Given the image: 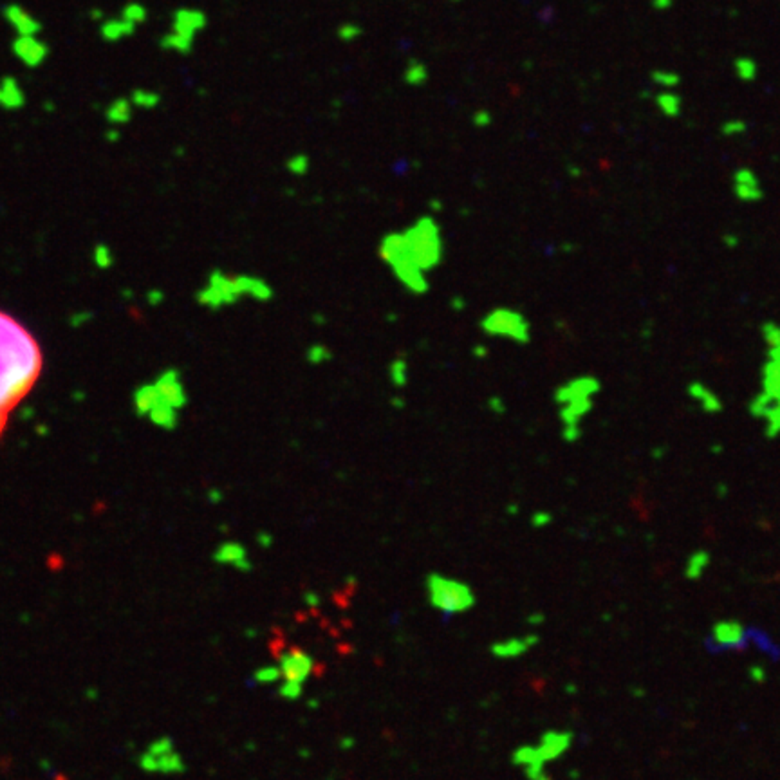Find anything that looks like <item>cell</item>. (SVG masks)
I'll return each mask as SVG.
<instances>
[{"label":"cell","mask_w":780,"mask_h":780,"mask_svg":"<svg viewBox=\"0 0 780 780\" xmlns=\"http://www.w3.org/2000/svg\"><path fill=\"white\" fill-rule=\"evenodd\" d=\"M376 253L405 291L423 297L432 288L430 275L441 267L446 255L441 222L432 215L416 217L403 228L383 234Z\"/></svg>","instance_id":"obj_1"},{"label":"cell","mask_w":780,"mask_h":780,"mask_svg":"<svg viewBox=\"0 0 780 780\" xmlns=\"http://www.w3.org/2000/svg\"><path fill=\"white\" fill-rule=\"evenodd\" d=\"M42 370L39 342L13 316L0 311V437L9 414L29 394Z\"/></svg>","instance_id":"obj_2"},{"label":"cell","mask_w":780,"mask_h":780,"mask_svg":"<svg viewBox=\"0 0 780 780\" xmlns=\"http://www.w3.org/2000/svg\"><path fill=\"white\" fill-rule=\"evenodd\" d=\"M602 382L594 374H580L560 383L553 392L560 433L565 443H577L584 433V421L594 410Z\"/></svg>","instance_id":"obj_3"},{"label":"cell","mask_w":780,"mask_h":780,"mask_svg":"<svg viewBox=\"0 0 780 780\" xmlns=\"http://www.w3.org/2000/svg\"><path fill=\"white\" fill-rule=\"evenodd\" d=\"M748 412L762 423L767 439L780 437V339L766 345L759 392L748 403Z\"/></svg>","instance_id":"obj_4"},{"label":"cell","mask_w":780,"mask_h":780,"mask_svg":"<svg viewBox=\"0 0 780 780\" xmlns=\"http://www.w3.org/2000/svg\"><path fill=\"white\" fill-rule=\"evenodd\" d=\"M208 302L212 306H229L235 302L248 298L253 302H271L275 298V288L264 276L237 275L226 276L217 273L208 288Z\"/></svg>","instance_id":"obj_5"},{"label":"cell","mask_w":780,"mask_h":780,"mask_svg":"<svg viewBox=\"0 0 780 780\" xmlns=\"http://www.w3.org/2000/svg\"><path fill=\"white\" fill-rule=\"evenodd\" d=\"M424 591L430 605L445 616L464 614L477 603V596L466 581L446 577L441 572L426 574Z\"/></svg>","instance_id":"obj_6"},{"label":"cell","mask_w":780,"mask_h":780,"mask_svg":"<svg viewBox=\"0 0 780 780\" xmlns=\"http://www.w3.org/2000/svg\"><path fill=\"white\" fill-rule=\"evenodd\" d=\"M479 329L488 338L509 342L515 345H527L533 339V325L520 309L511 306H497L483 314Z\"/></svg>","instance_id":"obj_7"},{"label":"cell","mask_w":780,"mask_h":780,"mask_svg":"<svg viewBox=\"0 0 780 780\" xmlns=\"http://www.w3.org/2000/svg\"><path fill=\"white\" fill-rule=\"evenodd\" d=\"M703 652L710 657H726L734 654L750 652L746 638V627L739 621H719L712 625L703 636Z\"/></svg>","instance_id":"obj_8"},{"label":"cell","mask_w":780,"mask_h":780,"mask_svg":"<svg viewBox=\"0 0 780 780\" xmlns=\"http://www.w3.org/2000/svg\"><path fill=\"white\" fill-rule=\"evenodd\" d=\"M276 665H278L282 679L298 682H306L316 670L313 656L295 645L276 652Z\"/></svg>","instance_id":"obj_9"},{"label":"cell","mask_w":780,"mask_h":780,"mask_svg":"<svg viewBox=\"0 0 780 780\" xmlns=\"http://www.w3.org/2000/svg\"><path fill=\"white\" fill-rule=\"evenodd\" d=\"M732 194L739 203L757 204L764 201L766 190L759 174L751 166H739L732 174Z\"/></svg>","instance_id":"obj_10"},{"label":"cell","mask_w":780,"mask_h":780,"mask_svg":"<svg viewBox=\"0 0 780 780\" xmlns=\"http://www.w3.org/2000/svg\"><path fill=\"white\" fill-rule=\"evenodd\" d=\"M750 652H755L766 661L779 665L780 663V641L767 627L760 624H744Z\"/></svg>","instance_id":"obj_11"},{"label":"cell","mask_w":780,"mask_h":780,"mask_svg":"<svg viewBox=\"0 0 780 780\" xmlns=\"http://www.w3.org/2000/svg\"><path fill=\"white\" fill-rule=\"evenodd\" d=\"M11 51L22 65H26L29 69L40 67L49 58V46L40 39L39 34L17 36L11 43Z\"/></svg>","instance_id":"obj_12"},{"label":"cell","mask_w":780,"mask_h":780,"mask_svg":"<svg viewBox=\"0 0 780 780\" xmlns=\"http://www.w3.org/2000/svg\"><path fill=\"white\" fill-rule=\"evenodd\" d=\"M208 18L203 9L197 8H179L172 13V27L179 34H184L188 39H194L206 27Z\"/></svg>","instance_id":"obj_13"},{"label":"cell","mask_w":780,"mask_h":780,"mask_svg":"<svg viewBox=\"0 0 780 780\" xmlns=\"http://www.w3.org/2000/svg\"><path fill=\"white\" fill-rule=\"evenodd\" d=\"M687 396L697 405L701 412L708 414V416H717L725 410V401L721 399V396L717 394L712 386H708L706 383L694 379L687 385Z\"/></svg>","instance_id":"obj_14"},{"label":"cell","mask_w":780,"mask_h":780,"mask_svg":"<svg viewBox=\"0 0 780 780\" xmlns=\"http://www.w3.org/2000/svg\"><path fill=\"white\" fill-rule=\"evenodd\" d=\"M2 17L8 22L9 26L13 27V31L17 33V36H29V34H40L42 31V22L36 17L22 8L20 4H6L2 9Z\"/></svg>","instance_id":"obj_15"},{"label":"cell","mask_w":780,"mask_h":780,"mask_svg":"<svg viewBox=\"0 0 780 780\" xmlns=\"http://www.w3.org/2000/svg\"><path fill=\"white\" fill-rule=\"evenodd\" d=\"M571 741L572 735L569 732H555V729H551V732H546L540 737V742L537 748H539L542 759L547 762V760H555L558 757H562L569 750V746H571Z\"/></svg>","instance_id":"obj_16"},{"label":"cell","mask_w":780,"mask_h":780,"mask_svg":"<svg viewBox=\"0 0 780 780\" xmlns=\"http://www.w3.org/2000/svg\"><path fill=\"white\" fill-rule=\"evenodd\" d=\"M534 643H537V636L533 634L524 638H508V640L495 641L490 652L499 659H515V657L524 656Z\"/></svg>","instance_id":"obj_17"},{"label":"cell","mask_w":780,"mask_h":780,"mask_svg":"<svg viewBox=\"0 0 780 780\" xmlns=\"http://www.w3.org/2000/svg\"><path fill=\"white\" fill-rule=\"evenodd\" d=\"M136 33V26L125 18H107L100 24V36L109 43H118Z\"/></svg>","instance_id":"obj_18"},{"label":"cell","mask_w":780,"mask_h":780,"mask_svg":"<svg viewBox=\"0 0 780 780\" xmlns=\"http://www.w3.org/2000/svg\"><path fill=\"white\" fill-rule=\"evenodd\" d=\"M654 105L665 118L675 119L682 112V98L674 89H661L654 96Z\"/></svg>","instance_id":"obj_19"},{"label":"cell","mask_w":780,"mask_h":780,"mask_svg":"<svg viewBox=\"0 0 780 780\" xmlns=\"http://www.w3.org/2000/svg\"><path fill=\"white\" fill-rule=\"evenodd\" d=\"M0 98H2V107L6 109H20L26 100L20 83L13 76H4L0 80Z\"/></svg>","instance_id":"obj_20"},{"label":"cell","mask_w":780,"mask_h":780,"mask_svg":"<svg viewBox=\"0 0 780 780\" xmlns=\"http://www.w3.org/2000/svg\"><path fill=\"white\" fill-rule=\"evenodd\" d=\"M217 560L222 562V564L237 565V567L242 569V571H248V569L251 567L250 560H248L246 549H244L241 544H235V542H228L224 544V546H221V549H219V553H217Z\"/></svg>","instance_id":"obj_21"},{"label":"cell","mask_w":780,"mask_h":780,"mask_svg":"<svg viewBox=\"0 0 780 780\" xmlns=\"http://www.w3.org/2000/svg\"><path fill=\"white\" fill-rule=\"evenodd\" d=\"M194 43H195L194 39H188V36H184V34H179L172 29H170L168 33L163 34L161 40H159V47H161V49L177 53V55H190L191 49H194Z\"/></svg>","instance_id":"obj_22"},{"label":"cell","mask_w":780,"mask_h":780,"mask_svg":"<svg viewBox=\"0 0 780 780\" xmlns=\"http://www.w3.org/2000/svg\"><path fill=\"white\" fill-rule=\"evenodd\" d=\"M734 72L742 83H751L759 76V64L751 56H739L734 60Z\"/></svg>","instance_id":"obj_23"},{"label":"cell","mask_w":780,"mask_h":780,"mask_svg":"<svg viewBox=\"0 0 780 780\" xmlns=\"http://www.w3.org/2000/svg\"><path fill=\"white\" fill-rule=\"evenodd\" d=\"M511 762L515 766H522V769H524V767L533 766V764H546V760L542 759L539 748L531 746V744H522L511 753Z\"/></svg>","instance_id":"obj_24"},{"label":"cell","mask_w":780,"mask_h":780,"mask_svg":"<svg viewBox=\"0 0 780 780\" xmlns=\"http://www.w3.org/2000/svg\"><path fill=\"white\" fill-rule=\"evenodd\" d=\"M650 81L661 89H675L681 83V74L675 71H666V69H654L650 71Z\"/></svg>","instance_id":"obj_25"},{"label":"cell","mask_w":780,"mask_h":780,"mask_svg":"<svg viewBox=\"0 0 780 780\" xmlns=\"http://www.w3.org/2000/svg\"><path fill=\"white\" fill-rule=\"evenodd\" d=\"M121 18H125L127 22L134 24V26H141L149 18V11L141 2H128L121 9Z\"/></svg>","instance_id":"obj_26"},{"label":"cell","mask_w":780,"mask_h":780,"mask_svg":"<svg viewBox=\"0 0 780 780\" xmlns=\"http://www.w3.org/2000/svg\"><path fill=\"white\" fill-rule=\"evenodd\" d=\"M278 696L285 701H297L304 694V682L289 681V679H280L278 681Z\"/></svg>","instance_id":"obj_27"},{"label":"cell","mask_w":780,"mask_h":780,"mask_svg":"<svg viewBox=\"0 0 780 780\" xmlns=\"http://www.w3.org/2000/svg\"><path fill=\"white\" fill-rule=\"evenodd\" d=\"M107 114H109V119L114 121V123H125L130 118V102H127V100H116L109 107Z\"/></svg>","instance_id":"obj_28"},{"label":"cell","mask_w":780,"mask_h":780,"mask_svg":"<svg viewBox=\"0 0 780 780\" xmlns=\"http://www.w3.org/2000/svg\"><path fill=\"white\" fill-rule=\"evenodd\" d=\"M253 679L260 685H273V682H278L282 679V674H280L278 665H266L255 670Z\"/></svg>","instance_id":"obj_29"},{"label":"cell","mask_w":780,"mask_h":780,"mask_svg":"<svg viewBox=\"0 0 780 780\" xmlns=\"http://www.w3.org/2000/svg\"><path fill=\"white\" fill-rule=\"evenodd\" d=\"M748 123L742 118H729L726 121H722L721 125V134L725 137H737L746 134Z\"/></svg>","instance_id":"obj_30"},{"label":"cell","mask_w":780,"mask_h":780,"mask_svg":"<svg viewBox=\"0 0 780 780\" xmlns=\"http://www.w3.org/2000/svg\"><path fill=\"white\" fill-rule=\"evenodd\" d=\"M132 103L137 107H144V109H152L159 103V94L149 89H136L132 93Z\"/></svg>","instance_id":"obj_31"},{"label":"cell","mask_w":780,"mask_h":780,"mask_svg":"<svg viewBox=\"0 0 780 780\" xmlns=\"http://www.w3.org/2000/svg\"><path fill=\"white\" fill-rule=\"evenodd\" d=\"M650 6L656 11H668L674 6V0H650Z\"/></svg>","instance_id":"obj_32"},{"label":"cell","mask_w":780,"mask_h":780,"mask_svg":"<svg viewBox=\"0 0 780 780\" xmlns=\"http://www.w3.org/2000/svg\"><path fill=\"white\" fill-rule=\"evenodd\" d=\"M90 18L93 20H103L105 18V13H103V9H90Z\"/></svg>","instance_id":"obj_33"},{"label":"cell","mask_w":780,"mask_h":780,"mask_svg":"<svg viewBox=\"0 0 780 780\" xmlns=\"http://www.w3.org/2000/svg\"><path fill=\"white\" fill-rule=\"evenodd\" d=\"M0 105H2V98H0Z\"/></svg>","instance_id":"obj_34"}]
</instances>
